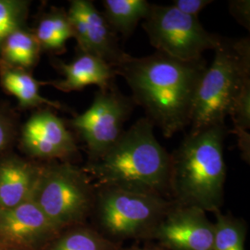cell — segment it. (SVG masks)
Listing matches in <instances>:
<instances>
[{
	"instance_id": "20",
	"label": "cell",
	"mask_w": 250,
	"mask_h": 250,
	"mask_svg": "<svg viewBox=\"0 0 250 250\" xmlns=\"http://www.w3.org/2000/svg\"><path fill=\"white\" fill-rule=\"evenodd\" d=\"M214 213L213 250H246L248 232L246 223L232 215L223 214L221 210Z\"/></svg>"
},
{
	"instance_id": "14",
	"label": "cell",
	"mask_w": 250,
	"mask_h": 250,
	"mask_svg": "<svg viewBox=\"0 0 250 250\" xmlns=\"http://www.w3.org/2000/svg\"><path fill=\"white\" fill-rule=\"evenodd\" d=\"M52 63L62 73L63 79L48 82V84L65 93L80 91L89 85L106 89L114 83L117 76L112 66L91 54L78 52L72 62L55 60Z\"/></svg>"
},
{
	"instance_id": "13",
	"label": "cell",
	"mask_w": 250,
	"mask_h": 250,
	"mask_svg": "<svg viewBox=\"0 0 250 250\" xmlns=\"http://www.w3.org/2000/svg\"><path fill=\"white\" fill-rule=\"evenodd\" d=\"M43 162L10 151L0 159V208L31 200Z\"/></svg>"
},
{
	"instance_id": "24",
	"label": "cell",
	"mask_w": 250,
	"mask_h": 250,
	"mask_svg": "<svg viewBox=\"0 0 250 250\" xmlns=\"http://www.w3.org/2000/svg\"><path fill=\"white\" fill-rule=\"evenodd\" d=\"M229 10L232 17L242 26L250 30V0H232L229 2Z\"/></svg>"
},
{
	"instance_id": "2",
	"label": "cell",
	"mask_w": 250,
	"mask_h": 250,
	"mask_svg": "<svg viewBox=\"0 0 250 250\" xmlns=\"http://www.w3.org/2000/svg\"><path fill=\"white\" fill-rule=\"evenodd\" d=\"M170 153L154 134V125L139 119L103 156L83 170L98 188H114L170 199ZM171 200V199H170Z\"/></svg>"
},
{
	"instance_id": "19",
	"label": "cell",
	"mask_w": 250,
	"mask_h": 250,
	"mask_svg": "<svg viewBox=\"0 0 250 250\" xmlns=\"http://www.w3.org/2000/svg\"><path fill=\"white\" fill-rule=\"evenodd\" d=\"M101 11L108 25L116 33L128 37L140 21L146 18L150 6L146 0H104Z\"/></svg>"
},
{
	"instance_id": "15",
	"label": "cell",
	"mask_w": 250,
	"mask_h": 250,
	"mask_svg": "<svg viewBox=\"0 0 250 250\" xmlns=\"http://www.w3.org/2000/svg\"><path fill=\"white\" fill-rule=\"evenodd\" d=\"M45 84H48V82L36 80L31 71L0 62V85L8 95L17 99L19 109L27 110L46 106L65 110L60 102L41 96L40 87Z\"/></svg>"
},
{
	"instance_id": "17",
	"label": "cell",
	"mask_w": 250,
	"mask_h": 250,
	"mask_svg": "<svg viewBox=\"0 0 250 250\" xmlns=\"http://www.w3.org/2000/svg\"><path fill=\"white\" fill-rule=\"evenodd\" d=\"M42 53L33 30L21 27L10 33L0 45V62L31 71Z\"/></svg>"
},
{
	"instance_id": "12",
	"label": "cell",
	"mask_w": 250,
	"mask_h": 250,
	"mask_svg": "<svg viewBox=\"0 0 250 250\" xmlns=\"http://www.w3.org/2000/svg\"><path fill=\"white\" fill-rule=\"evenodd\" d=\"M60 232L32 200L0 208V245L41 250Z\"/></svg>"
},
{
	"instance_id": "8",
	"label": "cell",
	"mask_w": 250,
	"mask_h": 250,
	"mask_svg": "<svg viewBox=\"0 0 250 250\" xmlns=\"http://www.w3.org/2000/svg\"><path fill=\"white\" fill-rule=\"evenodd\" d=\"M134 106L133 99L113 83L106 89H99L91 106L68 122L85 145L87 161L98 160L116 143Z\"/></svg>"
},
{
	"instance_id": "27",
	"label": "cell",
	"mask_w": 250,
	"mask_h": 250,
	"mask_svg": "<svg viewBox=\"0 0 250 250\" xmlns=\"http://www.w3.org/2000/svg\"><path fill=\"white\" fill-rule=\"evenodd\" d=\"M0 250H33L23 247L18 246H8V245H0Z\"/></svg>"
},
{
	"instance_id": "3",
	"label": "cell",
	"mask_w": 250,
	"mask_h": 250,
	"mask_svg": "<svg viewBox=\"0 0 250 250\" xmlns=\"http://www.w3.org/2000/svg\"><path fill=\"white\" fill-rule=\"evenodd\" d=\"M228 133L225 125L189 133L170 153L169 190L173 202L205 212L221 210L226 179L224 143Z\"/></svg>"
},
{
	"instance_id": "18",
	"label": "cell",
	"mask_w": 250,
	"mask_h": 250,
	"mask_svg": "<svg viewBox=\"0 0 250 250\" xmlns=\"http://www.w3.org/2000/svg\"><path fill=\"white\" fill-rule=\"evenodd\" d=\"M41 250H124L122 244L111 241L91 224L69 227Z\"/></svg>"
},
{
	"instance_id": "11",
	"label": "cell",
	"mask_w": 250,
	"mask_h": 250,
	"mask_svg": "<svg viewBox=\"0 0 250 250\" xmlns=\"http://www.w3.org/2000/svg\"><path fill=\"white\" fill-rule=\"evenodd\" d=\"M213 235L214 224L204 210L173 202L153 232L151 241L166 250H213Z\"/></svg>"
},
{
	"instance_id": "16",
	"label": "cell",
	"mask_w": 250,
	"mask_h": 250,
	"mask_svg": "<svg viewBox=\"0 0 250 250\" xmlns=\"http://www.w3.org/2000/svg\"><path fill=\"white\" fill-rule=\"evenodd\" d=\"M32 30L41 51L51 55L64 53L67 41L73 37L70 19L63 8L51 7L42 13Z\"/></svg>"
},
{
	"instance_id": "22",
	"label": "cell",
	"mask_w": 250,
	"mask_h": 250,
	"mask_svg": "<svg viewBox=\"0 0 250 250\" xmlns=\"http://www.w3.org/2000/svg\"><path fill=\"white\" fill-rule=\"evenodd\" d=\"M30 5L26 0H0V45L10 33L27 26Z\"/></svg>"
},
{
	"instance_id": "25",
	"label": "cell",
	"mask_w": 250,
	"mask_h": 250,
	"mask_svg": "<svg viewBox=\"0 0 250 250\" xmlns=\"http://www.w3.org/2000/svg\"><path fill=\"white\" fill-rule=\"evenodd\" d=\"M212 2L210 0H174L171 6L186 15L197 18V15Z\"/></svg>"
},
{
	"instance_id": "26",
	"label": "cell",
	"mask_w": 250,
	"mask_h": 250,
	"mask_svg": "<svg viewBox=\"0 0 250 250\" xmlns=\"http://www.w3.org/2000/svg\"><path fill=\"white\" fill-rule=\"evenodd\" d=\"M124 250H166L161 247L160 245L156 244H145L144 246H138V245H134L129 249H124Z\"/></svg>"
},
{
	"instance_id": "1",
	"label": "cell",
	"mask_w": 250,
	"mask_h": 250,
	"mask_svg": "<svg viewBox=\"0 0 250 250\" xmlns=\"http://www.w3.org/2000/svg\"><path fill=\"white\" fill-rule=\"evenodd\" d=\"M114 69L129 85L134 104L143 107L146 118L165 137L191 125L197 88L208 69L203 57L181 61L160 51L130 55Z\"/></svg>"
},
{
	"instance_id": "6",
	"label": "cell",
	"mask_w": 250,
	"mask_h": 250,
	"mask_svg": "<svg viewBox=\"0 0 250 250\" xmlns=\"http://www.w3.org/2000/svg\"><path fill=\"white\" fill-rule=\"evenodd\" d=\"M95 198L96 186L83 167L54 161L43 162L31 200L62 231L88 224Z\"/></svg>"
},
{
	"instance_id": "4",
	"label": "cell",
	"mask_w": 250,
	"mask_h": 250,
	"mask_svg": "<svg viewBox=\"0 0 250 250\" xmlns=\"http://www.w3.org/2000/svg\"><path fill=\"white\" fill-rule=\"evenodd\" d=\"M197 88L190 133L225 125L232 102L250 81V38L222 37Z\"/></svg>"
},
{
	"instance_id": "21",
	"label": "cell",
	"mask_w": 250,
	"mask_h": 250,
	"mask_svg": "<svg viewBox=\"0 0 250 250\" xmlns=\"http://www.w3.org/2000/svg\"><path fill=\"white\" fill-rule=\"evenodd\" d=\"M228 116L232 119V133L236 134L238 138L242 158L250 163V135L248 130L250 127V81L243 86L232 102Z\"/></svg>"
},
{
	"instance_id": "23",
	"label": "cell",
	"mask_w": 250,
	"mask_h": 250,
	"mask_svg": "<svg viewBox=\"0 0 250 250\" xmlns=\"http://www.w3.org/2000/svg\"><path fill=\"white\" fill-rule=\"evenodd\" d=\"M18 115L8 104L0 105V159L12 151L19 135Z\"/></svg>"
},
{
	"instance_id": "7",
	"label": "cell",
	"mask_w": 250,
	"mask_h": 250,
	"mask_svg": "<svg viewBox=\"0 0 250 250\" xmlns=\"http://www.w3.org/2000/svg\"><path fill=\"white\" fill-rule=\"evenodd\" d=\"M143 29L157 51L181 61L202 58L206 50H214L222 38L206 31L197 17L186 15L171 5L151 4Z\"/></svg>"
},
{
	"instance_id": "5",
	"label": "cell",
	"mask_w": 250,
	"mask_h": 250,
	"mask_svg": "<svg viewBox=\"0 0 250 250\" xmlns=\"http://www.w3.org/2000/svg\"><path fill=\"white\" fill-rule=\"evenodd\" d=\"M173 205L165 197L96 187L92 226L111 241H151L152 234Z\"/></svg>"
},
{
	"instance_id": "10",
	"label": "cell",
	"mask_w": 250,
	"mask_h": 250,
	"mask_svg": "<svg viewBox=\"0 0 250 250\" xmlns=\"http://www.w3.org/2000/svg\"><path fill=\"white\" fill-rule=\"evenodd\" d=\"M78 52L91 54L113 68L130 56L121 48L117 34L90 0H71L67 10Z\"/></svg>"
},
{
	"instance_id": "9",
	"label": "cell",
	"mask_w": 250,
	"mask_h": 250,
	"mask_svg": "<svg viewBox=\"0 0 250 250\" xmlns=\"http://www.w3.org/2000/svg\"><path fill=\"white\" fill-rule=\"evenodd\" d=\"M19 149L25 157L40 162H72L80 156L72 131L52 108L41 107L19 130Z\"/></svg>"
}]
</instances>
